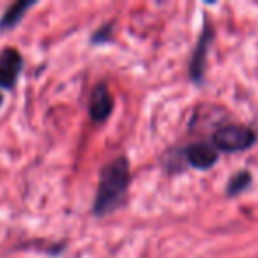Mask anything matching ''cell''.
<instances>
[{
	"label": "cell",
	"instance_id": "cell-1",
	"mask_svg": "<svg viewBox=\"0 0 258 258\" xmlns=\"http://www.w3.org/2000/svg\"><path fill=\"white\" fill-rule=\"evenodd\" d=\"M129 180H131V170H129V161L125 156H118L106 166H103L92 207L94 214L106 216L113 212L124 202Z\"/></svg>",
	"mask_w": 258,
	"mask_h": 258
},
{
	"label": "cell",
	"instance_id": "cell-4",
	"mask_svg": "<svg viewBox=\"0 0 258 258\" xmlns=\"http://www.w3.org/2000/svg\"><path fill=\"white\" fill-rule=\"evenodd\" d=\"M113 110V97L106 83H97L90 92L89 115L94 122H104Z\"/></svg>",
	"mask_w": 258,
	"mask_h": 258
},
{
	"label": "cell",
	"instance_id": "cell-9",
	"mask_svg": "<svg viewBox=\"0 0 258 258\" xmlns=\"http://www.w3.org/2000/svg\"><path fill=\"white\" fill-rule=\"evenodd\" d=\"M110 34H111V23H108V25H104V27H101L99 30H97L96 34L92 36V43L94 44H101V43H104V41L110 37Z\"/></svg>",
	"mask_w": 258,
	"mask_h": 258
},
{
	"label": "cell",
	"instance_id": "cell-7",
	"mask_svg": "<svg viewBox=\"0 0 258 258\" xmlns=\"http://www.w3.org/2000/svg\"><path fill=\"white\" fill-rule=\"evenodd\" d=\"M32 6H36V2L32 0H20L16 4H13L11 8L6 11V15L0 20V30H9L15 25H18L20 20L25 16V13L29 11Z\"/></svg>",
	"mask_w": 258,
	"mask_h": 258
},
{
	"label": "cell",
	"instance_id": "cell-3",
	"mask_svg": "<svg viewBox=\"0 0 258 258\" xmlns=\"http://www.w3.org/2000/svg\"><path fill=\"white\" fill-rule=\"evenodd\" d=\"M212 39H214V32H212L211 25L205 22L200 37H198L197 48H195L193 57H191L189 62V75L193 78V82L197 83H200L204 80L205 68H207V53H209V48H211Z\"/></svg>",
	"mask_w": 258,
	"mask_h": 258
},
{
	"label": "cell",
	"instance_id": "cell-5",
	"mask_svg": "<svg viewBox=\"0 0 258 258\" xmlns=\"http://www.w3.org/2000/svg\"><path fill=\"white\" fill-rule=\"evenodd\" d=\"M23 58L18 50L15 48H8L0 53V87L4 89H11L16 83L22 71Z\"/></svg>",
	"mask_w": 258,
	"mask_h": 258
},
{
	"label": "cell",
	"instance_id": "cell-8",
	"mask_svg": "<svg viewBox=\"0 0 258 258\" xmlns=\"http://www.w3.org/2000/svg\"><path fill=\"white\" fill-rule=\"evenodd\" d=\"M251 180H253L251 173L247 172V170H240V172H237L235 175H232V179L228 180L226 195H228V197H237V195H240L242 191H246L247 187H249Z\"/></svg>",
	"mask_w": 258,
	"mask_h": 258
},
{
	"label": "cell",
	"instance_id": "cell-6",
	"mask_svg": "<svg viewBox=\"0 0 258 258\" xmlns=\"http://www.w3.org/2000/svg\"><path fill=\"white\" fill-rule=\"evenodd\" d=\"M184 156H186L187 163L198 170H209L218 163L219 156L212 145L209 144H193L189 147L184 149Z\"/></svg>",
	"mask_w": 258,
	"mask_h": 258
},
{
	"label": "cell",
	"instance_id": "cell-10",
	"mask_svg": "<svg viewBox=\"0 0 258 258\" xmlns=\"http://www.w3.org/2000/svg\"><path fill=\"white\" fill-rule=\"evenodd\" d=\"M0 104H2V94H0Z\"/></svg>",
	"mask_w": 258,
	"mask_h": 258
},
{
	"label": "cell",
	"instance_id": "cell-2",
	"mask_svg": "<svg viewBox=\"0 0 258 258\" xmlns=\"http://www.w3.org/2000/svg\"><path fill=\"white\" fill-rule=\"evenodd\" d=\"M256 133L246 125H223L212 135V147L221 152H242L256 144Z\"/></svg>",
	"mask_w": 258,
	"mask_h": 258
}]
</instances>
